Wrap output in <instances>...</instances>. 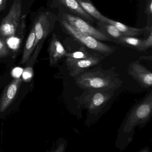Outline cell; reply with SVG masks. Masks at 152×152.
<instances>
[{
	"label": "cell",
	"mask_w": 152,
	"mask_h": 152,
	"mask_svg": "<svg viewBox=\"0 0 152 152\" xmlns=\"http://www.w3.org/2000/svg\"><path fill=\"white\" fill-rule=\"evenodd\" d=\"M140 59L129 64L127 73L144 88H151L152 85V73L140 62Z\"/></svg>",
	"instance_id": "obj_9"
},
{
	"label": "cell",
	"mask_w": 152,
	"mask_h": 152,
	"mask_svg": "<svg viewBox=\"0 0 152 152\" xmlns=\"http://www.w3.org/2000/svg\"><path fill=\"white\" fill-rule=\"evenodd\" d=\"M106 57L93 52L88 57L82 59L73 60L66 58V64L70 76L75 77L85 70L99 65Z\"/></svg>",
	"instance_id": "obj_8"
},
{
	"label": "cell",
	"mask_w": 152,
	"mask_h": 152,
	"mask_svg": "<svg viewBox=\"0 0 152 152\" xmlns=\"http://www.w3.org/2000/svg\"><path fill=\"white\" fill-rule=\"evenodd\" d=\"M97 29L104 35L111 39L112 42L122 36L119 30L113 25L103 21L96 20Z\"/></svg>",
	"instance_id": "obj_16"
},
{
	"label": "cell",
	"mask_w": 152,
	"mask_h": 152,
	"mask_svg": "<svg viewBox=\"0 0 152 152\" xmlns=\"http://www.w3.org/2000/svg\"><path fill=\"white\" fill-rule=\"evenodd\" d=\"M94 51L88 49L84 46H81L77 50L67 52L65 58L73 60L82 59L88 57Z\"/></svg>",
	"instance_id": "obj_19"
},
{
	"label": "cell",
	"mask_w": 152,
	"mask_h": 152,
	"mask_svg": "<svg viewBox=\"0 0 152 152\" xmlns=\"http://www.w3.org/2000/svg\"><path fill=\"white\" fill-rule=\"evenodd\" d=\"M59 16L64 18L80 32L92 36L100 41L112 42L111 39L104 35L96 28L93 27L90 23L80 17L62 10H60Z\"/></svg>",
	"instance_id": "obj_7"
},
{
	"label": "cell",
	"mask_w": 152,
	"mask_h": 152,
	"mask_svg": "<svg viewBox=\"0 0 152 152\" xmlns=\"http://www.w3.org/2000/svg\"><path fill=\"white\" fill-rule=\"evenodd\" d=\"M7 0H0V13L6 8Z\"/></svg>",
	"instance_id": "obj_24"
},
{
	"label": "cell",
	"mask_w": 152,
	"mask_h": 152,
	"mask_svg": "<svg viewBox=\"0 0 152 152\" xmlns=\"http://www.w3.org/2000/svg\"><path fill=\"white\" fill-rule=\"evenodd\" d=\"M58 20V16L50 11L41 12L36 17L33 24L35 34L34 53L39 55L44 42L54 30Z\"/></svg>",
	"instance_id": "obj_5"
},
{
	"label": "cell",
	"mask_w": 152,
	"mask_h": 152,
	"mask_svg": "<svg viewBox=\"0 0 152 152\" xmlns=\"http://www.w3.org/2000/svg\"><path fill=\"white\" fill-rule=\"evenodd\" d=\"M26 27V17L23 15L21 25L15 34L5 40L10 49L17 50L19 49L24 38Z\"/></svg>",
	"instance_id": "obj_14"
},
{
	"label": "cell",
	"mask_w": 152,
	"mask_h": 152,
	"mask_svg": "<svg viewBox=\"0 0 152 152\" xmlns=\"http://www.w3.org/2000/svg\"><path fill=\"white\" fill-rule=\"evenodd\" d=\"M35 39V30L33 25L32 26L31 31L27 37L24 48L20 64H23L27 63L34 51V43Z\"/></svg>",
	"instance_id": "obj_17"
},
{
	"label": "cell",
	"mask_w": 152,
	"mask_h": 152,
	"mask_svg": "<svg viewBox=\"0 0 152 152\" xmlns=\"http://www.w3.org/2000/svg\"><path fill=\"white\" fill-rule=\"evenodd\" d=\"M54 6L60 8V10L66 11L80 17L88 23H94L96 19L86 13L76 0H52Z\"/></svg>",
	"instance_id": "obj_10"
},
{
	"label": "cell",
	"mask_w": 152,
	"mask_h": 152,
	"mask_svg": "<svg viewBox=\"0 0 152 152\" xmlns=\"http://www.w3.org/2000/svg\"><path fill=\"white\" fill-rule=\"evenodd\" d=\"M50 65L56 66L60 60L66 57L67 51L56 34L53 33L48 48Z\"/></svg>",
	"instance_id": "obj_11"
},
{
	"label": "cell",
	"mask_w": 152,
	"mask_h": 152,
	"mask_svg": "<svg viewBox=\"0 0 152 152\" xmlns=\"http://www.w3.org/2000/svg\"><path fill=\"white\" fill-rule=\"evenodd\" d=\"M138 152H150V148L148 147H146L144 148H141L138 151Z\"/></svg>",
	"instance_id": "obj_26"
},
{
	"label": "cell",
	"mask_w": 152,
	"mask_h": 152,
	"mask_svg": "<svg viewBox=\"0 0 152 152\" xmlns=\"http://www.w3.org/2000/svg\"><path fill=\"white\" fill-rule=\"evenodd\" d=\"M66 146V142L62 141V142L58 144V146L56 148V149L54 151L55 152H64Z\"/></svg>",
	"instance_id": "obj_23"
},
{
	"label": "cell",
	"mask_w": 152,
	"mask_h": 152,
	"mask_svg": "<svg viewBox=\"0 0 152 152\" xmlns=\"http://www.w3.org/2000/svg\"><path fill=\"white\" fill-rule=\"evenodd\" d=\"M115 70L114 67L104 69L99 65L85 70L73 78L77 86L83 90H117L123 82Z\"/></svg>",
	"instance_id": "obj_1"
},
{
	"label": "cell",
	"mask_w": 152,
	"mask_h": 152,
	"mask_svg": "<svg viewBox=\"0 0 152 152\" xmlns=\"http://www.w3.org/2000/svg\"><path fill=\"white\" fill-rule=\"evenodd\" d=\"M152 46V29L148 33V35L146 39H144L143 42V49L144 52L148 49L151 48Z\"/></svg>",
	"instance_id": "obj_22"
},
{
	"label": "cell",
	"mask_w": 152,
	"mask_h": 152,
	"mask_svg": "<svg viewBox=\"0 0 152 152\" xmlns=\"http://www.w3.org/2000/svg\"><path fill=\"white\" fill-rule=\"evenodd\" d=\"M105 22L109 23L114 26L121 33L122 36H139L143 34L148 33L152 29V26H147L142 28H136L129 27L120 22L114 21L107 17Z\"/></svg>",
	"instance_id": "obj_13"
},
{
	"label": "cell",
	"mask_w": 152,
	"mask_h": 152,
	"mask_svg": "<svg viewBox=\"0 0 152 152\" xmlns=\"http://www.w3.org/2000/svg\"><path fill=\"white\" fill-rule=\"evenodd\" d=\"M145 13L147 16V25L152 26V0H146Z\"/></svg>",
	"instance_id": "obj_20"
},
{
	"label": "cell",
	"mask_w": 152,
	"mask_h": 152,
	"mask_svg": "<svg viewBox=\"0 0 152 152\" xmlns=\"http://www.w3.org/2000/svg\"><path fill=\"white\" fill-rule=\"evenodd\" d=\"M10 54V49L7 45L6 41L0 38V58L7 56Z\"/></svg>",
	"instance_id": "obj_21"
},
{
	"label": "cell",
	"mask_w": 152,
	"mask_h": 152,
	"mask_svg": "<svg viewBox=\"0 0 152 152\" xmlns=\"http://www.w3.org/2000/svg\"><path fill=\"white\" fill-rule=\"evenodd\" d=\"M117 90H85L75 98L78 106L88 110L91 114H98L107 106Z\"/></svg>",
	"instance_id": "obj_3"
},
{
	"label": "cell",
	"mask_w": 152,
	"mask_h": 152,
	"mask_svg": "<svg viewBox=\"0 0 152 152\" xmlns=\"http://www.w3.org/2000/svg\"><path fill=\"white\" fill-rule=\"evenodd\" d=\"M22 17V0H14L8 14L0 24V38L6 40L14 36L21 25Z\"/></svg>",
	"instance_id": "obj_6"
},
{
	"label": "cell",
	"mask_w": 152,
	"mask_h": 152,
	"mask_svg": "<svg viewBox=\"0 0 152 152\" xmlns=\"http://www.w3.org/2000/svg\"><path fill=\"white\" fill-rule=\"evenodd\" d=\"M152 114V91L137 103L130 112L121 130V135L126 139L127 145L133 139L136 127L143 128Z\"/></svg>",
	"instance_id": "obj_2"
},
{
	"label": "cell",
	"mask_w": 152,
	"mask_h": 152,
	"mask_svg": "<svg viewBox=\"0 0 152 152\" xmlns=\"http://www.w3.org/2000/svg\"><path fill=\"white\" fill-rule=\"evenodd\" d=\"M23 72V71H22V69L20 68H17L15 70L14 72V75L15 76H19L21 73Z\"/></svg>",
	"instance_id": "obj_25"
},
{
	"label": "cell",
	"mask_w": 152,
	"mask_h": 152,
	"mask_svg": "<svg viewBox=\"0 0 152 152\" xmlns=\"http://www.w3.org/2000/svg\"><path fill=\"white\" fill-rule=\"evenodd\" d=\"M20 78H16L7 86L0 99V112H5L12 103L18 92L22 83Z\"/></svg>",
	"instance_id": "obj_12"
},
{
	"label": "cell",
	"mask_w": 152,
	"mask_h": 152,
	"mask_svg": "<svg viewBox=\"0 0 152 152\" xmlns=\"http://www.w3.org/2000/svg\"><path fill=\"white\" fill-rule=\"evenodd\" d=\"M58 20L66 33L88 49L99 53L106 57L113 54L117 50V48L114 46L105 44L92 36L79 31L61 17H58Z\"/></svg>",
	"instance_id": "obj_4"
},
{
	"label": "cell",
	"mask_w": 152,
	"mask_h": 152,
	"mask_svg": "<svg viewBox=\"0 0 152 152\" xmlns=\"http://www.w3.org/2000/svg\"><path fill=\"white\" fill-rule=\"evenodd\" d=\"M113 42L123 47L133 49L139 52H144L143 49L144 39H140L134 36H122Z\"/></svg>",
	"instance_id": "obj_15"
},
{
	"label": "cell",
	"mask_w": 152,
	"mask_h": 152,
	"mask_svg": "<svg viewBox=\"0 0 152 152\" xmlns=\"http://www.w3.org/2000/svg\"><path fill=\"white\" fill-rule=\"evenodd\" d=\"M82 8L96 20L105 22L106 17L99 12L91 2V0H76Z\"/></svg>",
	"instance_id": "obj_18"
}]
</instances>
